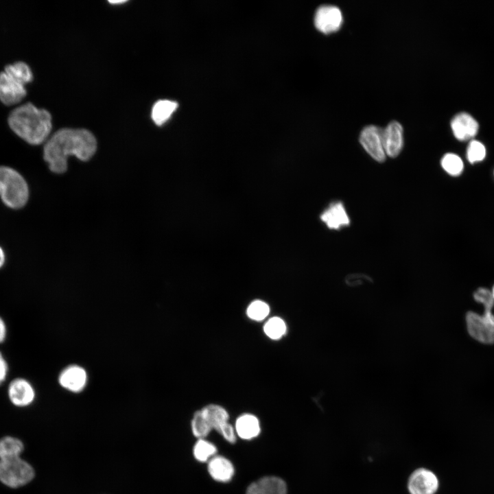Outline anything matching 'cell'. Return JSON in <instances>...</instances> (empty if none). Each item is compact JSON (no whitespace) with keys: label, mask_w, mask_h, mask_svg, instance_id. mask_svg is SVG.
Here are the masks:
<instances>
[{"label":"cell","mask_w":494,"mask_h":494,"mask_svg":"<svg viewBox=\"0 0 494 494\" xmlns=\"http://www.w3.org/2000/svg\"><path fill=\"white\" fill-rule=\"evenodd\" d=\"M97 148V140L88 130L62 128L46 141L43 158L51 172L62 174L67 171L70 156L86 162L95 155Z\"/></svg>","instance_id":"cell-1"},{"label":"cell","mask_w":494,"mask_h":494,"mask_svg":"<svg viewBox=\"0 0 494 494\" xmlns=\"http://www.w3.org/2000/svg\"><path fill=\"white\" fill-rule=\"evenodd\" d=\"M8 122L15 134L32 145L45 141L52 128L51 114L30 102L15 108L10 113Z\"/></svg>","instance_id":"cell-2"},{"label":"cell","mask_w":494,"mask_h":494,"mask_svg":"<svg viewBox=\"0 0 494 494\" xmlns=\"http://www.w3.org/2000/svg\"><path fill=\"white\" fill-rule=\"evenodd\" d=\"M474 300L484 307V314L474 311L466 314V323L469 334L475 340L483 344H494V305L491 292L485 287H479L473 293Z\"/></svg>","instance_id":"cell-3"},{"label":"cell","mask_w":494,"mask_h":494,"mask_svg":"<svg viewBox=\"0 0 494 494\" xmlns=\"http://www.w3.org/2000/svg\"><path fill=\"white\" fill-rule=\"evenodd\" d=\"M228 419L227 412L221 406L207 405L193 415L191 421L193 434L197 438H202L214 429L228 442L234 443L236 441L235 432Z\"/></svg>","instance_id":"cell-4"},{"label":"cell","mask_w":494,"mask_h":494,"mask_svg":"<svg viewBox=\"0 0 494 494\" xmlns=\"http://www.w3.org/2000/svg\"><path fill=\"white\" fill-rule=\"evenodd\" d=\"M0 197L7 207L14 209L24 207L29 198L25 178L8 166H0Z\"/></svg>","instance_id":"cell-5"},{"label":"cell","mask_w":494,"mask_h":494,"mask_svg":"<svg viewBox=\"0 0 494 494\" xmlns=\"http://www.w3.org/2000/svg\"><path fill=\"white\" fill-rule=\"evenodd\" d=\"M34 477L33 467L20 457L0 460V481L11 488L29 483Z\"/></svg>","instance_id":"cell-6"},{"label":"cell","mask_w":494,"mask_h":494,"mask_svg":"<svg viewBox=\"0 0 494 494\" xmlns=\"http://www.w3.org/2000/svg\"><path fill=\"white\" fill-rule=\"evenodd\" d=\"M360 142L366 152L376 161H385L386 154L383 143V130L374 125L364 127L360 134Z\"/></svg>","instance_id":"cell-7"},{"label":"cell","mask_w":494,"mask_h":494,"mask_svg":"<svg viewBox=\"0 0 494 494\" xmlns=\"http://www.w3.org/2000/svg\"><path fill=\"white\" fill-rule=\"evenodd\" d=\"M7 395L14 406L24 408L32 404L36 398V391L32 384L26 378H14L8 384Z\"/></svg>","instance_id":"cell-8"},{"label":"cell","mask_w":494,"mask_h":494,"mask_svg":"<svg viewBox=\"0 0 494 494\" xmlns=\"http://www.w3.org/2000/svg\"><path fill=\"white\" fill-rule=\"evenodd\" d=\"M438 480L431 471L419 468L414 471L408 481L410 494H434L438 489Z\"/></svg>","instance_id":"cell-9"},{"label":"cell","mask_w":494,"mask_h":494,"mask_svg":"<svg viewBox=\"0 0 494 494\" xmlns=\"http://www.w3.org/2000/svg\"><path fill=\"white\" fill-rule=\"evenodd\" d=\"M25 85L4 71L0 73V100L10 106L19 103L27 95Z\"/></svg>","instance_id":"cell-10"},{"label":"cell","mask_w":494,"mask_h":494,"mask_svg":"<svg viewBox=\"0 0 494 494\" xmlns=\"http://www.w3.org/2000/svg\"><path fill=\"white\" fill-rule=\"evenodd\" d=\"M342 23V14L340 9L333 5H322L316 10L314 16V24L316 28L323 33H330L338 30Z\"/></svg>","instance_id":"cell-11"},{"label":"cell","mask_w":494,"mask_h":494,"mask_svg":"<svg viewBox=\"0 0 494 494\" xmlns=\"http://www.w3.org/2000/svg\"><path fill=\"white\" fill-rule=\"evenodd\" d=\"M320 218L328 228L336 231L348 226L351 223L344 205L341 201H334L329 204L321 213Z\"/></svg>","instance_id":"cell-12"},{"label":"cell","mask_w":494,"mask_h":494,"mask_svg":"<svg viewBox=\"0 0 494 494\" xmlns=\"http://www.w3.org/2000/svg\"><path fill=\"white\" fill-rule=\"evenodd\" d=\"M383 143L386 156L395 158L399 154L403 145V130L400 123L392 121L383 130Z\"/></svg>","instance_id":"cell-13"},{"label":"cell","mask_w":494,"mask_h":494,"mask_svg":"<svg viewBox=\"0 0 494 494\" xmlns=\"http://www.w3.org/2000/svg\"><path fill=\"white\" fill-rule=\"evenodd\" d=\"M451 126L454 136L459 140L464 141L474 137L478 130L476 119L466 112H460L453 117Z\"/></svg>","instance_id":"cell-14"},{"label":"cell","mask_w":494,"mask_h":494,"mask_svg":"<svg viewBox=\"0 0 494 494\" xmlns=\"http://www.w3.org/2000/svg\"><path fill=\"white\" fill-rule=\"evenodd\" d=\"M86 371L80 366H70L64 369L58 377L59 384L64 388L72 392L82 390L86 384Z\"/></svg>","instance_id":"cell-15"},{"label":"cell","mask_w":494,"mask_h":494,"mask_svg":"<svg viewBox=\"0 0 494 494\" xmlns=\"http://www.w3.org/2000/svg\"><path fill=\"white\" fill-rule=\"evenodd\" d=\"M285 482L281 478L270 476L264 477L252 483L248 488L246 494H286Z\"/></svg>","instance_id":"cell-16"},{"label":"cell","mask_w":494,"mask_h":494,"mask_svg":"<svg viewBox=\"0 0 494 494\" xmlns=\"http://www.w3.org/2000/svg\"><path fill=\"white\" fill-rule=\"evenodd\" d=\"M208 471L214 480L222 482L230 481L234 474L232 463L220 456H214L209 460Z\"/></svg>","instance_id":"cell-17"},{"label":"cell","mask_w":494,"mask_h":494,"mask_svg":"<svg viewBox=\"0 0 494 494\" xmlns=\"http://www.w3.org/2000/svg\"><path fill=\"white\" fill-rule=\"evenodd\" d=\"M237 435L243 439H251L260 432L259 420L252 414H246L239 416L235 423Z\"/></svg>","instance_id":"cell-18"},{"label":"cell","mask_w":494,"mask_h":494,"mask_svg":"<svg viewBox=\"0 0 494 494\" xmlns=\"http://www.w3.org/2000/svg\"><path fill=\"white\" fill-rule=\"evenodd\" d=\"M178 104L176 102L162 99L156 102L152 109L151 117L157 126L165 124L176 110Z\"/></svg>","instance_id":"cell-19"},{"label":"cell","mask_w":494,"mask_h":494,"mask_svg":"<svg viewBox=\"0 0 494 494\" xmlns=\"http://www.w3.org/2000/svg\"><path fill=\"white\" fill-rule=\"evenodd\" d=\"M24 447L18 438L5 436L0 439V460L19 458Z\"/></svg>","instance_id":"cell-20"},{"label":"cell","mask_w":494,"mask_h":494,"mask_svg":"<svg viewBox=\"0 0 494 494\" xmlns=\"http://www.w3.org/2000/svg\"><path fill=\"white\" fill-rule=\"evenodd\" d=\"M4 71L17 78L24 85L30 82L33 79L30 67L22 61L6 65L4 67Z\"/></svg>","instance_id":"cell-21"},{"label":"cell","mask_w":494,"mask_h":494,"mask_svg":"<svg viewBox=\"0 0 494 494\" xmlns=\"http://www.w3.org/2000/svg\"><path fill=\"white\" fill-rule=\"evenodd\" d=\"M443 169L449 175L457 176L460 175L464 167L460 157L454 153L445 154L440 161Z\"/></svg>","instance_id":"cell-22"},{"label":"cell","mask_w":494,"mask_h":494,"mask_svg":"<svg viewBox=\"0 0 494 494\" xmlns=\"http://www.w3.org/2000/svg\"><path fill=\"white\" fill-rule=\"evenodd\" d=\"M265 333L271 339L277 340L281 338L286 331L285 322L279 317H273L264 325Z\"/></svg>","instance_id":"cell-23"},{"label":"cell","mask_w":494,"mask_h":494,"mask_svg":"<svg viewBox=\"0 0 494 494\" xmlns=\"http://www.w3.org/2000/svg\"><path fill=\"white\" fill-rule=\"evenodd\" d=\"M216 452L217 449L215 445L202 438H200L193 447L194 457L200 462H206Z\"/></svg>","instance_id":"cell-24"},{"label":"cell","mask_w":494,"mask_h":494,"mask_svg":"<svg viewBox=\"0 0 494 494\" xmlns=\"http://www.w3.org/2000/svg\"><path fill=\"white\" fill-rule=\"evenodd\" d=\"M270 307L263 301L257 300L252 302L247 309L249 318L255 320H261L269 314Z\"/></svg>","instance_id":"cell-25"},{"label":"cell","mask_w":494,"mask_h":494,"mask_svg":"<svg viewBox=\"0 0 494 494\" xmlns=\"http://www.w3.org/2000/svg\"><path fill=\"white\" fill-rule=\"evenodd\" d=\"M485 155V147L480 141L478 140L470 141L467 150V156L471 163L482 161Z\"/></svg>","instance_id":"cell-26"},{"label":"cell","mask_w":494,"mask_h":494,"mask_svg":"<svg viewBox=\"0 0 494 494\" xmlns=\"http://www.w3.org/2000/svg\"><path fill=\"white\" fill-rule=\"evenodd\" d=\"M9 373V365L3 354L0 351V386L6 381Z\"/></svg>","instance_id":"cell-27"},{"label":"cell","mask_w":494,"mask_h":494,"mask_svg":"<svg viewBox=\"0 0 494 494\" xmlns=\"http://www.w3.org/2000/svg\"><path fill=\"white\" fill-rule=\"evenodd\" d=\"M8 336V327L4 319L0 316V344L3 343Z\"/></svg>","instance_id":"cell-28"},{"label":"cell","mask_w":494,"mask_h":494,"mask_svg":"<svg viewBox=\"0 0 494 494\" xmlns=\"http://www.w3.org/2000/svg\"><path fill=\"white\" fill-rule=\"evenodd\" d=\"M5 260V253L3 249L0 247V268L3 266Z\"/></svg>","instance_id":"cell-29"},{"label":"cell","mask_w":494,"mask_h":494,"mask_svg":"<svg viewBox=\"0 0 494 494\" xmlns=\"http://www.w3.org/2000/svg\"><path fill=\"white\" fill-rule=\"evenodd\" d=\"M109 2L111 3L115 4V3H125L126 1H110Z\"/></svg>","instance_id":"cell-30"},{"label":"cell","mask_w":494,"mask_h":494,"mask_svg":"<svg viewBox=\"0 0 494 494\" xmlns=\"http://www.w3.org/2000/svg\"><path fill=\"white\" fill-rule=\"evenodd\" d=\"M491 292L493 299L494 300V285L493 286V288H492V290L491 291Z\"/></svg>","instance_id":"cell-31"}]
</instances>
